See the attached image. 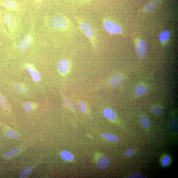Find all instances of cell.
<instances>
[{"label":"cell","mask_w":178,"mask_h":178,"mask_svg":"<svg viewBox=\"0 0 178 178\" xmlns=\"http://www.w3.org/2000/svg\"><path fill=\"white\" fill-rule=\"evenodd\" d=\"M141 122L143 127L146 128H148L150 126V122L149 119L146 116H143L141 118Z\"/></svg>","instance_id":"cell-22"},{"label":"cell","mask_w":178,"mask_h":178,"mask_svg":"<svg viewBox=\"0 0 178 178\" xmlns=\"http://www.w3.org/2000/svg\"><path fill=\"white\" fill-rule=\"evenodd\" d=\"M160 0H154L146 5L145 9L146 11H151L157 8L161 3Z\"/></svg>","instance_id":"cell-11"},{"label":"cell","mask_w":178,"mask_h":178,"mask_svg":"<svg viewBox=\"0 0 178 178\" xmlns=\"http://www.w3.org/2000/svg\"><path fill=\"white\" fill-rule=\"evenodd\" d=\"M171 33L169 31L166 30L163 31L159 36V39L162 42H166L170 38Z\"/></svg>","instance_id":"cell-15"},{"label":"cell","mask_w":178,"mask_h":178,"mask_svg":"<svg viewBox=\"0 0 178 178\" xmlns=\"http://www.w3.org/2000/svg\"><path fill=\"white\" fill-rule=\"evenodd\" d=\"M0 104L3 109L6 111L9 110V107L7 101L3 96H0Z\"/></svg>","instance_id":"cell-19"},{"label":"cell","mask_w":178,"mask_h":178,"mask_svg":"<svg viewBox=\"0 0 178 178\" xmlns=\"http://www.w3.org/2000/svg\"><path fill=\"white\" fill-rule=\"evenodd\" d=\"M31 39V37L28 35L25 37L19 46V49L20 50L24 51L29 48L30 45V41Z\"/></svg>","instance_id":"cell-9"},{"label":"cell","mask_w":178,"mask_h":178,"mask_svg":"<svg viewBox=\"0 0 178 178\" xmlns=\"http://www.w3.org/2000/svg\"><path fill=\"white\" fill-rule=\"evenodd\" d=\"M19 151L18 148H15L11 149L6 151L4 154V156L6 158L12 157L17 154Z\"/></svg>","instance_id":"cell-13"},{"label":"cell","mask_w":178,"mask_h":178,"mask_svg":"<svg viewBox=\"0 0 178 178\" xmlns=\"http://www.w3.org/2000/svg\"><path fill=\"white\" fill-rule=\"evenodd\" d=\"M130 178H145V176L140 173H136L133 175H130L129 177Z\"/></svg>","instance_id":"cell-29"},{"label":"cell","mask_w":178,"mask_h":178,"mask_svg":"<svg viewBox=\"0 0 178 178\" xmlns=\"http://www.w3.org/2000/svg\"><path fill=\"white\" fill-rule=\"evenodd\" d=\"M148 91L147 87L145 85L141 84L135 87L134 93L137 96H140L145 94Z\"/></svg>","instance_id":"cell-7"},{"label":"cell","mask_w":178,"mask_h":178,"mask_svg":"<svg viewBox=\"0 0 178 178\" xmlns=\"http://www.w3.org/2000/svg\"><path fill=\"white\" fill-rule=\"evenodd\" d=\"M124 78L123 76L118 75L112 78L109 81L110 85L113 87L119 86L123 83Z\"/></svg>","instance_id":"cell-8"},{"label":"cell","mask_w":178,"mask_h":178,"mask_svg":"<svg viewBox=\"0 0 178 178\" xmlns=\"http://www.w3.org/2000/svg\"><path fill=\"white\" fill-rule=\"evenodd\" d=\"M61 156L63 159L66 161H70L74 159V156L70 152L65 151L63 152L61 154Z\"/></svg>","instance_id":"cell-18"},{"label":"cell","mask_w":178,"mask_h":178,"mask_svg":"<svg viewBox=\"0 0 178 178\" xmlns=\"http://www.w3.org/2000/svg\"><path fill=\"white\" fill-rule=\"evenodd\" d=\"M111 159L108 156L101 157L97 162L98 167L100 169H105L109 165L111 162Z\"/></svg>","instance_id":"cell-6"},{"label":"cell","mask_w":178,"mask_h":178,"mask_svg":"<svg viewBox=\"0 0 178 178\" xmlns=\"http://www.w3.org/2000/svg\"><path fill=\"white\" fill-rule=\"evenodd\" d=\"M3 5L5 7L10 9H15L17 6L16 3L12 1H7L4 2Z\"/></svg>","instance_id":"cell-20"},{"label":"cell","mask_w":178,"mask_h":178,"mask_svg":"<svg viewBox=\"0 0 178 178\" xmlns=\"http://www.w3.org/2000/svg\"><path fill=\"white\" fill-rule=\"evenodd\" d=\"M103 136L107 140L113 142H116L119 141V139L118 137L114 134L109 133H105L104 134Z\"/></svg>","instance_id":"cell-16"},{"label":"cell","mask_w":178,"mask_h":178,"mask_svg":"<svg viewBox=\"0 0 178 178\" xmlns=\"http://www.w3.org/2000/svg\"><path fill=\"white\" fill-rule=\"evenodd\" d=\"M64 101L65 104L70 108L72 110H75V108L73 104L68 99L65 98L64 99Z\"/></svg>","instance_id":"cell-25"},{"label":"cell","mask_w":178,"mask_h":178,"mask_svg":"<svg viewBox=\"0 0 178 178\" xmlns=\"http://www.w3.org/2000/svg\"><path fill=\"white\" fill-rule=\"evenodd\" d=\"M6 135L7 137L13 139H16L19 138L21 135L16 131L13 130H9L6 133Z\"/></svg>","instance_id":"cell-14"},{"label":"cell","mask_w":178,"mask_h":178,"mask_svg":"<svg viewBox=\"0 0 178 178\" xmlns=\"http://www.w3.org/2000/svg\"><path fill=\"white\" fill-rule=\"evenodd\" d=\"M148 46L147 43L143 40L139 41L137 47V53L139 58L145 57L147 52Z\"/></svg>","instance_id":"cell-4"},{"label":"cell","mask_w":178,"mask_h":178,"mask_svg":"<svg viewBox=\"0 0 178 178\" xmlns=\"http://www.w3.org/2000/svg\"><path fill=\"white\" fill-rule=\"evenodd\" d=\"M14 87L16 91L19 93H21L22 92V88L20 84L18 83H15L14 84Z\"/></svg>","instance_id":"cell-26"},{"label":"cell","mask_w":178,"mask_h":178,"mask_svg":"<svg viewBox=\"0 0 178 178\" xmlns=\"http://www.w3.org/2000/svg\"><path fill=\"white\" fill-rule=\"evenodd\" d=\"M32 169L30 168H28L22 172L21 175V177L22 178H25L28 176L31 172Z\"/></svg>","instance_id":"cell-24"},{"label":"cell","mask_w":178,"mask_h":178,"mask_svg":"<svg viewBox=\"0 0 178 178\" xmlns=\"http://www.w3.org/2000/svg\"><path fill=\"white\" fill-rule=\"evenodd\" d=\"M104 26L106 30L112 34H118L120 33L122 30L121 27L118 24L108 20L104 22Z\"/></svg>","instance_id":"cell-3"},{"label":"cell","mask_w":178,"mask_h":178,"mask_svg":"<svg viewBox=\"0 0 178 178\" xmlns=\"http://www.w3.org/2000/svg\"><path fill=\"white\" fill-rule=\"evenodd\" d=\"M27 69L30 74L34 81L36 82L39 81L41 79L40 74L37 71L35 70L31 66H28L27 67Z\"/></svg>","instance_id":"cell-12"},{"label":"cell","mask_w":178,"mask_h":178,"mask_svg":"<svg viewBox=\"0 0 178 178\" xmlns=\"http://www.w3.org/2000/svg\"><path fill=\"white\" fill-rule=\"evenodd\" d=\"M80 28L82 32L92 43L94 42V31L92 26L87 22H79Z\"/></svg>","instance_id":"cell-2"},{"label":"cell","mask_w":178,"mask_h":178,"mask_svg":"<svg viewBox=\"0 0 178 178\" xmlns=\"http://www.w3.org/2000/svg\"><path fill=\"white\" fill-rule=\"evenodd\" d=\"M51 24L54 28L57 29H63L67 28L68 23L67 20L61 16H57L52 19Z\"/></svg>","instance_id":"cell-1"},{"label":"cell","mask_w":178,"mask_h":178,"mask_svg":"<svg viewBox=\"0 0 178 178\" xmlns=\"http://www.w3.org/2000/svg\"><path fill=\"white\" fill-rule=\"evenodd\" d=\"M58 68L60 73L65 74L68 73L70 68V64L68 61L62 60L58 62Z\"/></svg>","instance_id":"cell-5"},{"label":"cell","mask_w":178,"mask_h":178,"mask_svg":"<svg viewBox=\"0 0 178 178\" xmlns=\"http://www.w3.org/2000/svg\"><path fill=\"white\" fill-rule=\"evenodd\" d=\"M151 112L152 113L158 116L162 115L163 113V111L161 108L158 107H152L151 109Z\"/></svg>","instance_id":"cell-23"},{"label":"cell","mask_w":178,"mask_h":178,"mask_svg":"<svg viewBox=\"0 0 178 178\" xmlns=\"http://www.w3.org/2000/svg\"><path fill=\"white\" fill-rule=\"evenodd\" d=\"M135 150L133 149L130 148L126 152L125 155L127 157H131L135 154Z\"/></svg>","instance_id":"cell-28"},{"label":"cell","mask_w":178,"mask_h":178,"mask_svg":"<svg viewBox=\"0 0 178 178\" xmlns=\"http://www.w3.org/2000/svg\"><path fill=\"white\" fill-rule=\"evenodd\" d=\"M78 109L80 112H86L87 111V108L86 104L84 101H80L78 103Z\"/></svg>","instance_id":"cell-21"},{"label":"cell","mask_w":178,"mask_h":178,"mask_svg":"<svg viewBox=\"0 0 178 178\" xmlns=\"http://www.w3.org/2000/svg\"><path fill=\"white\" fill-rule=\"evenodd\" d=\"M103 114L106 118L110 120H115L117 118V115L116 112L110 108L105 109L103 112Z\"/></svg>","instance_id":"cell-10"},{"label":"cell","mask_w":178,"mask_h":178,"mask_svg":"<svg viewBox=\"0 0 178 178\" xmlns=\"http://www.w3.org/2000/svg\"><path fill=\"white\" fill-rule=\"evenodd\" d=\"M26 92V89H24L22 90V92H24V93H25Z\"/></svg>","instance_id":"cell-31"},{"label":"cell","mask_w":178,"mask_h":178,"mask_svg":"<svg viewBox=\"0 0 178 178\" xmlns=\"http://www.w3.org/2000/svg\"><path fill=\"white\" fill-rule=\"evenodd\" d=\"M24 106L26 111L30 112L32 110V106L30 102H25L23 104Z\"/></svg>","instance_id":"cell-27"},{"label":"cell","mask_w":178,"mask_h":178,"mask_svg":"<svg viewBox=\"0 0 178 178\" xmlns=\"http://www.w3.org/2000/svg\"><path fill=\"white\" fill-rule=\"evenodd\" d=\"M169 159V157H167L165 158V159H164L163 161V164L164 166H166L167 165Z\"/></svg>","instance_id":"cell-30"},{"label":"cell","mask_w":178,"mask_h":178,"mask_svg":"<svg viewBox=\"0 0 178 178\" xmlns=\"http://www.w3.org/2000/svg\"><path fill=\"white\" fill-rule=\"evenodd\" d=\"M5 21L7 25L10 29L12 28L14 25V20L11 16L7 14L5 16Z\"/></svg>","instance_id":"cell-17"}]
</instances>
